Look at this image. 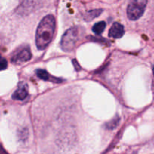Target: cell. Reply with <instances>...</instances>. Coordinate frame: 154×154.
<instances>
[{"label":"cell","instance_id":"1","mask_svg":"<svg viewBox=\"0 0 154 154\" xmlns=\"http://www.w3.org/2000/svg\"><path fill=\"white\" fill-rule=\"evenodd\" d=\"M55 28V17L52 14L47 15L41 20L35 35V44L38 49L42 51L48 47L54 38Z\"/></svg>","mask_w":154,"mask_h":154},{"label":"cell","instance_id":"2","mask_svg":"<svg viewBox=\"0 0 154 154\" xmlns=\"http://www.w3.org/2000/svg\"><path fill=\"white\" fill-rule=\"evenodd\" d=\"M82 33V28L79 26H73L69 29L62 37L60 45L63 51L66 52L72 51L76 46Z\"/></svg>","mask_w":154,"mask_h":154},{"label":"cell","instance_id":"3","mask_svg":"<svg viewBox=\"0 0 154 154\" xmlns=\"http://www.w3.org/2000/svg\"><path fill=\"white\" fill-rule=\"evenodd\" d=\"M147 0H130L127 7V16L131 20L139 19L144 13Z\"/></svg>","mask_w":154,"mask_h":154},{"label":"cell","instance_id":"4","mask_svg":"<svg viewBox=\"0 0 154 154\" xmlns=\"http://www.w3.org/2000/svg\"><path fill=\"white\" fill-rule=\"evenodd\" d=\"M32 58V53L28 45L18 48L13 53L11 61L14 64H22L29 61Z\"/></svg>","mask_w":154,"mask_h":154},{"label":"cell","instance_id":"5","mask_svg":"<svg viewBox=\"0 0 154 154\" xmlns=\"http://www.w3.org/2000/svg\"><path fill=\"white\" fill-rule=\"evenodd\" d=\"M40 5L38 0H24L17 8V12L20 14H29L32 11L37 9Z\"/></svg>","mask_w":154,"mask_h":154},{"label":"cell","instance_id":"6","mask_svg":"<svg viewBox=\"0 0 154 154\" xmlns=\"http://www.w3.org/2000/svg\"><path fill=\"white\" fill-rule=\"evenodd\" d=\"M28 95V85L24 82H20L17 85V88L12 95V99L14 100L23 101L26 99Z\"/></svg>","mask_w":154,"mask_h":154},{"label":"cell","instance_id":"7","mask_svg":"<svg viewBox=\"0 0 154 154\" xmlns=\"http://www.w3.org/2000/svg\"><path fill=\"white\" fill-rule=\"evenodd\" d=\"M124 27L120 23H114L108 32L109 37L113 38H120L124 35Z\"/></svg>","mask_w":154,"mask_h":154},{"label":"cell","instance_id":"8","mask_svg":"<svg viewBox=\"0 0 154 154\" xmlns=\"http://www.w3.org/2000/svg\"><path fill=\"white\" fill-rule=\"evenodd\" d=\"M35 73L37 75V76L40 79L43 80L45 81H51L52 83H56V84H59V83L63 82V80L60 79V78H55V77L52 76V75H50L48 72H46L44 69H37L35 71Z\"/></svg>","mask_w":154,"mask_h":154},{"label":"cell","instance_id":"9","mask_svg":"<svg viewBox=\"0 0 154 154\" xmlns=\"http://www.w3.org/2000/svg\"><path fill=\"white\" fill-rule=\"evenodd\" d=\"M103 10L102 9H94V10H91L87 11V13L84 14V20L86 21H91L93 19L99 17L101 14L102 13Z\"/></svg>","mask_w":154,"mask_h":154},{"label":"cell","instance_id":"10","mask_svg":"<svg viewBox=\"0 0 154 154\" xmlns=\"http://www.w3.org/2000/svg\"><path fill=\"white\" fill-rule=\"evenodd\" d=\"M106 27V23L104 21H100L95 24L93 26V32L96 35H101L104 31Z\"/></svg>","mask_w":154,"mask_h":154},{"label":"cell","instance_id":"11","mask_svg":"<svg viewBox=\"0 0 154 154\" xmlns=\"http://www.w3.org/2000/svg\"><path fill=\"white\" fill-rule=\"evenodd\" d=\"M120 117H114V118H113L111 121H109L108 123H107L106 124H105V127L108 129H110V130L116 129V128L118 126L119 123H120Z\"/></svg>","mask_w":154,"mask_h":154},{"label":"cell","instance_id":"12","mask_svg":"<svg viewBox=\"0 0 154 154\" xmlns=\"http://www.w3.org/2000/svg\"><path fill=\"white\" fill-rule=\"evenodd\" d=\"M19 136L20 137L21 139H26V138L28 137V130H27V129H23V130L21 131V134H20Z\"/></svg>","mask_w":154,"mask_h":154},{"label":"cell","instance_id":"13","mask_svg":"<svg viewBox=\"0 0 154 154\" xmlns=\"http://www.w3.org/2000/svg\"><path fill=\"white\" fill-rule=\"evenodd\" d=\"M0 65H1V70L3 71L7 68L8 65H7V61L5 58H2L1 60V63H0Z\"/></svg>","mask_w":154,"mask_h":154},{"label":"cell","instance_id":"14","mask_svg":"<svg viewBox=\"0 0 154 154\" xmlns=\"http://www.w3.org/2000/svg\"><path fill=\"white\" fill-rule=\"evenodd\" d=\"M72 63H73V64H74V66H75V69H76L77 71H79L80 69H81V66H80L79 63H78V62L76 61V60H74L73 61H72Z\"/></svg>","mask_w":154,"mask_h":154},{"label":"cell","instance_id":"15","mask_svg":"<svg viewBox=\"0 0 154 154\" xmlns=\"http://www.w3.org/2000/svg\"><path fill=\"white\" fill-rule=\"evenodd\" d=\"M153 76H154V66H153Z\"/></svg>","mask_w":154,"mask_h":154}]
</instances>
